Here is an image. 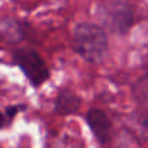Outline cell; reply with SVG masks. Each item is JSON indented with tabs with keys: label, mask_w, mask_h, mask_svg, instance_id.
Masks as SVG:
<instances>
[{
	"label": "cell",
	"mask_w": 148,
	"mask_h": 148,
	"mask_svg": "<svg viewBox=\"0 0 148 148\" xmlns=\"http://www.w3.org/2000/svg\"><path fill=\"white\" fill-rule=\"evenodd\" d=\"M74 48L77 54L92 64L102 62L109 52V41L105 29L99 25L83 22L74 28Z\"/></svg>",
	"instance_id": "cell-1"
},
{
	"label": "cell",
	"mask_w": 148,
	"mask_h": 148,
	"mask_svg": "<svg viewBox=\"0 0 148 148\" xmlns=\"http://www.w3.org/2000/svg\"><path fill=\"white\" fill-rule=\"evenodd\" d=\"M97 18L109 32L123 35L134 23V10L123 0H108L99 6Z\"/></svg>",
	"instance_id": "cell-2"
},
{
	"label": "cell",
	"mask_w": 148,
	"mask_h": 148,
	"mask_svg": "<svg viewBox=\"0 0 148 148\" xmlns=\"http://www.w3.org/2000/svg\"><path fill=\"white\" fill-rule=\"evenodd\" d=\"M12 58L34 87L42 86L49 79V70L35 49L16 48L12 52Z\"/></svg>",
	"instance_id": "cell-3"
},
{
	"label": "cell",
	"mask_w": 148,
	"mask_h": 148,
	"mask_svg": "<svg viewBox=\"0 0 148 148\" xmlns=\"http://www.w3.org/2000/svg\"><path fill=\"white\" fill-rule=\"evenodd\" d=\"M86 122H87L89 128L92 129V132L95 134V136L102 144L109 142L110 134H112V122L103 110L90 109L86 115Z\"/></svg>",
	"instance_id": "cell-4"
},
{
	"label": "cell",
	"mask_w": 148,
	"mask_h": 148,
	"mask_svg": "<svg viewBox=\"0 0 148 148\" xmlns=\"http://www.w3.org/2000/svg\"><path fill=\"white\" fill-rule=\"evenodd\" d=\"M82 106V99L73 93L71 90H61L55 99V105H54V110L58 115H73L77 113L79 109Z\"/></svg>",
	"instance_id": "cell-5"
},
{
	"label": "cell",
	"mask_w": 148,
	"mask_h": 148,
	"mask_svg": "<svg viewBox=\"0 0 148 148\" xmlns=\"http://www.w3.org/2000/svg\"><path fill=\"white\" fill-rule=\"evenodd\" d=\"M0 38L10 44H19L23 39L22 25L13 19H5L0 22Z\"/></svg>",
	"instance_id": "cell-6"
},
{
	"label": "cell",
	"mask_w": 148,
	"mask_h": 148,
	"mask_svg": "<svg viewBox=\"0 0 148 148\" xmlns=\"http://www.w3.org/2000/svg\"><path fill=\"white\" fill-rule=\"evenodd\" d=\"M134 99L144 106H148V76L141 77L132 87Z\"/></svg>",
	"instance_id": "cell-7"
},
{
	"label": "cell",
	"mask_w": 148,
	"mask_h": 148,
	"mask_svg": "<svg viewBox=\"0 0 148 148\" xmlns=\"http://www.w3.org/2000/svg\"><path fill=\"white\" fill-rule=\"evenodd\" d=\"M129 125L131 128H134L138 135H141L142 138H148V118L142 113H134L129 118Z\"/></svg>",
	"instance_id": "cell-8"
}]
</instances>
